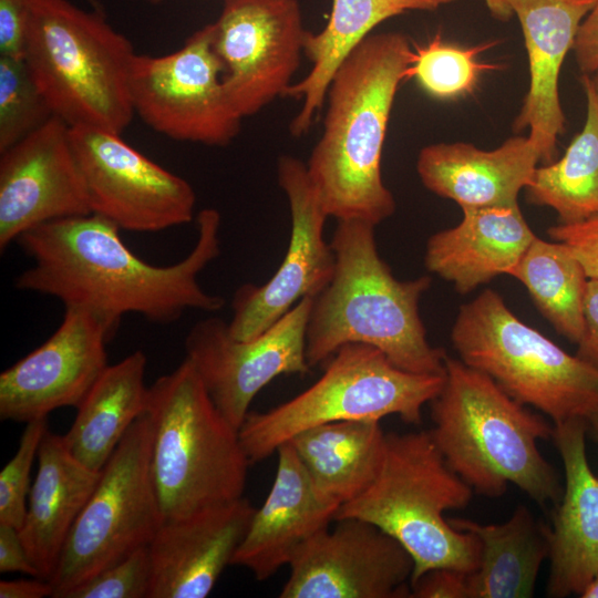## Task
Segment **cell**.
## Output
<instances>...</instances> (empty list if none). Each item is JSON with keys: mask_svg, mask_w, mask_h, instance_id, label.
<instances>
[{"mask_svg": "<svg viewBox=\"0 0 598 598\" xmlns=\"http://www.w3.org/2000/svg\"><path fill=\"white\" fill-rule=\"evenodd\" d=\"M196 224L190 252L155 266L130 250L118 226L96 214L45 223L17 240L33 265L16 278V287L89 310L115 331L126 313L171 323L190 309L216 312L225 300L207 292L198 276L220 255V214L205 208Z\"/></svg>", "mask_w": 598, "mask_h": 598, "instance_id": "1", "label": "cell"}, {"mask_svg": "<svg viewBox=\"0 0 598 598\" xmlns=\"http://www.w3.org/2000/svg\"><path fill=\"white\" fill-rule=\"evenodd\" d=\"M414 48L399 32L367 37L330 81L320 138L306 163L328 217L373 226L395 212L381 158L393 102Z\"/></svg>", "mask_w": 598, "mask_h": 598, "instance_id": "2", "label": "cell"}, {"mask_svg": "<svg viewBox=\"0 0 598 598\" xmlns=\"http://www.w3.org/2000/svg\"><path fill=\"white\" fill-rule=\"evenodd\" d=\"M374 228L338 221L330 241L334 272L313 299L306 328L307 362L313 368L344 344L363 343L404 371L444 374L447 354L429 342L419 311L431 278H395L379 254Z\"/></svg>", "mask_w": 598, "mask_h": 598, "instance_id": "3", "label": "cell"}, {"mask_svg": "<svg viewBox=\"0 0 598 598\" xmlns=\"http://www.w3.org/2000/svg\"><path fill=\"white\" fill-rule=\"evenodd\" d=\"M430 405L434 444L475 493L496 498L513 484L540 506L560 501L559 474L537 445L553 426L488 375L446 355L444 383Z\"/></svg>", "mask_w": 598, "mask_h": 598, "instance_id": "4", "label": "cell"}, {"mask_svg": "<svg viewBox=\"0 0 598 598\" xmlns=\"http://www.w3.org/2000/svg\"><path fill=\"white\" fill-rule=\"evenodd\" d=\"M151 472L163 522L244 496L250 462L238 429L185 360L148 386Z\"/></svg>", "mask_w": 598, "mask_h": 598, "instance_id": "5", "label": "cell"}, {"mask_svg": "<svg viewBox=\"0 0 598 598\" xmlns=\"http://www.w3.org/2000/svg\"><path fill=\"white\" fill-rule=\"evenodd\" d=\"M474 491L446 464L429 431L386 433L385 453L375 480L340 505L336 519L372 523L411 555V580L433 568L474 571L481 543L454 528L445 512L466 507Z\"/></svg>", "mask_w": 598, "mask_h": 598, "instance_id": "6", "label": "cell"}, {"mask_svg": "<svg viewBox=\"0 0 598 598\" xmlns=\"http://www.w3.org/2000/svg\"><path fill=\"white\" fill-rule=\"evenodd\" d=\"M132 43L101 13L34 0L23 59L52 114L70 127L121 134L134 113Z\"/></svg>", "mask_w": 598, "mask_h": 598, "instance_id": "7", "label": "cell"}, {"mask_svg": "<svg viewBox=\"0 0 598 598\" xmlns=\"http://www.w3.org/2000/svg\"><path fill=\"white\" fill-rule=\"evenodd\" d=\"M460 360L553 424L598 411V368L523 322L492 290L461 306L451 329Z\"/></svg>", "mask_w": 598, "mask_h": 598, "instance_id": "8", "label": "cell"}, {"mask_svg": "<svg viewBox=\"0 0 598 598\" xmlns=\"http://www.w3.org/2000/svg\"><path fill=\"white\" fill-rule=\"evenodd\" d=\"M305 391L265 412L248 413L239 439L250 462L266 460L299 432L323 423L398 415L419 425L423 406L441 391L444 374H417L363 343L340 347Z\"/></svg>", "mask_w": 598, "mask_h": 598, "instance_id": "9", "label": "cell"}, {"mask_svg": "<svg viewBox=\"0 0 598 598\" xmlns=\"http://www.w3.org/2000/svg\"><path fill=\"white\" fill-rule=\"evenodd\" d=\"M152 425L144 412L101 471L50 579L54 598L148 546L163 523L151 472Z\"/></svg>", "mask_w": 598, "mask_h": 598, "instance_id": "10", "label": "cell"}, {"mask_svg": "<svg viewBox=\"0 0 598 598\" xmlns=\"http://www.w3.org/2000/svg\"><path fill=\"white\" fill-rule=\"evenodd\" d=\"M213 42L209 23L173 53L135 54L130 73L134 113L155 132L218 147L239 133L243 118L225 93L224 68Z\"/></svg>", "mask_w": 598, "mask_h": 598, "instance_id": "11", "label": "cell"}, {"mask_svg": "<svg viewBox=\"0 0 598 598\" xmlns=\"http://www.w3.org/2000/svg\"><path fill=\"white\" fill-rule=\"evenodd\" d=\"M70 138L93 214L121 230L138 233L193 220L192 185L125 143L121 134L70 127Z\"/></svg>", "mask_w": 598, "mask_h": 598, "instance_id": "12", "label": "cell"}, {"mask_svg": "<svg viewBox=\"0 0 598 598\" xmlns=\"http://www.w3.org/2000/svg\"><path fill=\"white\" fill-rule=\"evenodd\" d=\"M213 23L224 90L238 115H254L283 96L307 34L298 0H224Z\"/></svg>", "mask_w": 598, "mask_h": 598, "instance_id": "13", "label": "cell"}, {"mask_svg": "<svg viewBox=\"0 0 598 598\" xmlns=\"http://www.w3.org/2000/svg\"><path fill=\"white\" fill-rule=\"evenodd\" d=\"M313 298L298 301L261 334L235 339L228 322L209 317L196 322L185 339L209 396L225 419L239 430L257 393L281 374H306V328Z\"/></svg>", "mask_w": 598, "mask_h": 598, "instance_id": "14", "label": "cell"}, {"mask_svg": "<svg viewBox=\"0 0 598 598\" xmlns=\"http://www.w3.org/2000/svg\"><path fill=\"white\" fill-rule=\"evenodd\" d=\"M277 178L290 208V240L279 268L267 282H247L236 289L228 329L237 340L261 334L298 301L315 299L334 272L336 255L324 239L329 217L306 163L291 155L279 156Z\"/></svg>", "mask_w": 598, "mask_h": 598, "instance_id": "15", "label": "cell"}, {"mask_svg": "<svg viewBox=\"0 0 598 598\" xmlns=\"http://www.w3.org/2000/svg\"><path fill=\"white\" fill-rule=\"evenodd\" d=\"M290 563L281 598H406L414 568L409 551L367 520H333Z\"/></svg>", "mask_w": 598, "mask_h": 598, "instance_id": "16", "label": "cell"}, {"mask_svg": "<svg viewBox=\"0 0 598 598\" xmlns=\"http://www.w3.org/2000/svg\"><path fill=\"white\" fill-rule=\"evenodd\" d=\"M115 330L95 313L64 308L59 328L0 374V417L28 423L78 408L109 365Z\"/></svg>", "mask_w": 598, "mask_h": 598, "instance_id": "17", "label": "cell"}, {"mask_svg": "<svg viewBox=\"0 0 598 598\" xmlns=\"http://www.w3.org/2000/svg\"><path fill=\"white\" fill-rule=\"evenodd\" d=\"M92 214L70 126L50 117L0 153V250L45 223Z\"/></svg>", "mask_w": 598, "mask_h": 598, "instance_id": "18", "label": "cell"}, {"mask_svg": "<svg viewBox=\"0 0 598 598\" xmlns=\"http://www.w3.org/2000/svg\"><path fill=\"white\" fill-rule=\"evenodd\" d=\"M255 511L243 496L163 522L148 545L150 598L207 597L231 565Z\"/></svg>", "mask_w": 598, "mask_h": 598, "instance_id": "19", "label": "cell"}, {"mask_svg": "<svg viewBox=\"0 0 598 598\" xmlns=\"http://www.w3.org/2000/svg\"><path fill=\"white\" fill-rule=\"evenodd\" d=\"M587 432L582 419L553 424L551 439L565 473L563 495L548 527L546 594L554 598L581 596L598 577V476L587 458Z\"/></svg>", "mask_w": 598, "mask_h": 598, "instance_id": "20", "label": "cell"}, {"mask_svg": "<svg viewBox=\"0 0 598 598\" xmlns=\"http://www.w3.org/2000/svg\"><path fill=\"white\" fill-rule=\"evenodd\" d=\"M522 27L528 59L529 87L514 130L529 128L528 137L551 163L558 136L565 131L559 75L574 48L579 27L597 0H507Z\"/></svg>", "mask_w": 598, "mask_h": 598, "instance_id": "21", "label": "cell"}, {"mask_svg": "<svg viewBox=\"0 0 598 598\" xmlns=\"http://www.w3.org/2000/svg\"><path fill=\"white\" fill-rule=\"evenodd\" d=\"M276 453L272 486L231 559V565L248 569L257 580L289 566L308 540L329 527L339 508L317 493L289 442Z\"/></svg>", "mask_w": 598, "mask_h": 598, "instance_id": "22", "label": "cell"}, {"mask_svg": "<svg viewBox=\"0 0 598 598\" xmlns=\"http://www.w3.org/2000/svg\"><path fill=\"white\" fill-rule=\"evenodd\" d=\"M539 162L528 136H513L491 151L463 142L426 145L416 172L425 188L462 209L508 206L517 204Z\"/></svg>", "mask_w": 598, "mask_h": 598, "instance_id": "23", "label": "cell"}, {"mask_svg": "<svg viewBox=\"0 0 598 598\" xmlns=\"http://www.w3.org/2000/svg\"><path fill=\"white\" fill-rule=\"evenodd\" d=\"M462 220L426 241L425 268L462 295L511 275L536 237L518 203L464 208Z\"/></svg>", "mask_w": 598, "mask_h": 598, "instance_id": "24", "label": "cell"}, {"mask_svg": "<svg viewBox=\"0 0 598 598\" xmlns=\"http://www.w3.org/2000/svg\"><path fill=\"white\" fill-rule=\"evenodd\" d=\"M37 458L38 471L19 530L38 577L50 581L71 529L93 493L101 472L92 471L75 460L63 436L49 429Z\"/></svg>", "mask_w": 598, "mask_h": 598, "instance_id": "25", "label": "cell"}, {"mask_svg": "<svg viewBox=\"0 0 598 598\" xmlns=\"http://www.w3.org/2000/svg\"><path fill=\"white\" fill-rule=\"evenodd\" d=\"M437 7L433 0H332L326 27L306 34L303 54L312 64L309 73L283 94L302 101L289 125L291 135L300 137L309 131L338 68L377 25L408 11H432Z\"/></svg>", "mask_w": 598, "mask_h": 598, "instance_id": "26", "label": "cell"}, {"mask_svg": "<svg viewBox=\"0 0 598 598\" xmlns=\"http://www.w3.org/2000/svg\"><path fill=\"white\" fill-rule=\"evenodd\" d=\"M385 439L380 421L351 420L311 426L287 442L317 493L340 507L360 495L378 476Z\"/></svg>", "mask_w": 598, "mask_h": 598, "instance_id": "27", "label": "cell"}, {"mask_svg": "<svg viewBox=\"0 0 598 598\" xmlns=\"http://www.w3.org/2000/svg\"><path fill=\"white\" fill-rule=\"evenodd\" d=\"M147 358L136 350L109 364L76 408L63 434L69 452L87 468L101 472L131 425L145 412Z\"/></svg>", "mask_w": 598, "mask_h": 598, "instance_id": "28", "label": "cell"}, {"mask_svg": "<svg viewBox=\"0 0 598 598\" xmlns=\"http://www.w3.org/2000/svg\"><path fill=\"white\" fill-rule=\"evenodd\" d=\"M481 543L477 568L468 574L470 598H529L543 563L548 559V527L519 504L501 524L448 518Z\"/></svg>", "mask_w": 598, "mask_h": 598, "instance_id": "29", "label": "cell"}, {"mask_svg": "<svg viewBox=\"0 0 598 598\" xmlns=\"http://www.w3.org/2000/svg\"><path fill=\"white\" fill-rule=\"evenodd\" d=\"M587 113L582 130L557 162L537 166L525 188L528 203L573 224L598 215V102L589 74L581 78Z\"/></svg>", "mask_w": 598, "mask_h": 598, "instance_id": "30", "label": "cell"}, {"mask_svg": "<svg viewBox=\"0 0 598 598\" xmlns=\"http://www.w3.org/2000/svg\"><path fill=\"white\" fill-rule=\"evenodd\" d=\"M509 276L527 289L539 312L559 334L579 342L585 330L588 278L565 244L536 236Z\"/></svg>", "mask_w": 598, "mask_h": 598, "instance_id": "31", "label": "cell"}, {"mask_svg": "<svg viewBox=\"0 0 598 598\" xmlns=\"http://www.w3.org/2000/svg\"><path fill=\"white\" fill-rule=\"evenodd\" d=\"M496 44L487 42L462 48L446 43L436 33L426 44L414 45L410 76L431 96L452 100L472 93L483 72L498 65L481 62L478 55Z\"/></svg>", "mask_w": 598, "mask_h": 598, "instance_id": "32", "label": "cell"}, {"mask_svg": "<svg viewBox=\"0 0 598 598\" xmlns=\"http://www.w3.org/2000/svg\"><path fill=\"white\" fill-rule=\"evenodd\" d=\"M52 116L24 59L0 55V153Z\"/></svg>", "mask_w": 598, "mask_h": 598, "instance_id": "33", "label": "cell"}, {"mask_svg": "<svg viewBox=\"0 0 598 598\" xmlns=\"http://www.w3.org/2000/svg\"><path fill=\"white\" fill-rule=\"evenodd\" d=\"M13 457L0 473V524L21 528L30 493V473L41 441L48 431V417L25 423Z\"/></svg>", "mask_w": 598, "mask_h": 598, "instance_id": "34", "label": "cell"}, {"mask_svg": "<svg viewBox=\"0 0 598 598\" xmlns=\"http://www.w3.org/2000/svg\"><path fill=\"white\" fill-rule=\"evenodd\" d=\"M152 561L141 547L71 590L65 598H150Z\"/></svg>", "mask_w": 598, "mask_h": 598, "instance_id": "35", "label": "cell"}, {"mask_svg": "<svg viewBox=\"0 0 598 598\" xmlns=\"http://www.w3.org/2000/svg\"><path fill=\"white\" fill-rule=\"evenodd\" d=\"M547 235L571 250L588 279L598 280V215L578 223L550 226Z\"/></svg>", "mask_w": 598, "mask_h": 598, "instance_id": "36", "label": "cell"}, {"mask_svg": "<svg viewBox=\"0 0 598 598\" xmlns=\"http://www.w3.org/2000/svg\"><path fill=\"white\" fill-rule=\"evenodd\" d=\"M34 0H0V55L23 58Z\"/></svg>", "mask_w": 598, "mask_h": 598, "instance_id": "37", "label": "cell"}, {"mask_svg": "<svg viewBox=\"0 0 598 598\" xmlns=\"http://www.w3.org/2000/svg\"><path fill=\"white\" fill-rule=\"evenodd\" d=\"M468 574L453 568H433L410 582L413 598H470Z\"/></svg>", "mask_w": 598, "mask_h": 598, "instance_id": "38", "label": "cell"}, {"mask_svg": "<svg viewBox=\"0 0 598 598\" xmlns=\"http://www.w3.org/2000/svg\"><path fill=\"white\" fill-rule=\"evenodd\" d=\"M585 330L576 355L598 368V280L588 279L584 302Z\"/></svg>", "mask_w": 598, "mask_h": 598, "instance_id": "39", "label": "cell"}, {"mask_svg": "<svg viewBox=\"0 0 598 598\" xmlns=\"http://www.w3.org/2000/svg\"><path fill=\"white\" fill-rule=\"evenodd\" d=\"M0 571H18L38 577V571L29 558L20 530L7 524H0Z\"/></svg>", "mask_w": 598, "mask_h": 598, "instance_id": "40", "label": "cell"}, {"mask_svg": "<svg viewBox=\"0 0 598 598\" xmlns=\"http://www.w3.org/2000/svg\"><path fill=\"white\" fill-rule=\"evenodd\" d=\"M573 50L584 74L598 70V0L581 22Z\"/></svg>", "mask_w": 598, "mask_h": 598, "instance_id": "41", "label": "cell"}, {"mask_svg": "<svg viewBox=\"0 0 598 598\" xmlns=\"http://www.w3.org/2000/svg\"><path fill=\"white\" fill-rule=\"evenodd\" d=\"M53 595L52 584L39 577L0 581L1 598H45Z\"/></svg>", "mask_w": 598, "mask_h": 598, "instance_id": "42", "label": "cell"}, {"mask_svg": "<svg viewBox=\"0 0 598 598\" xmlns=\"http://www.w3.org/2000/svg\"><path fill=\"white\" fill-rule=\"evenodd\" d=\"M491 14L501 20L507 21L513 16L507 0H484Z\"/></svg>", "mask_w": 598, "mask_h": 598, "instance_id": "43", "label": "cell"}, {"mask_svg": "<svg viewBox=\"0 0 598 598\" xmlns=\"http://www.w3.org/2000/svg\"><path fill=\"white\" fill-rule=\"evenodd\" d=\"M587 424L588 432L598 444V411L588 419Z\"/></svg>", "mask_w": 598, "mask_h": 598, "instance_id": "44", "label": "cell"}, {"mask_svg": "<svg viewBox=\"0 0 598 598\" xmlns=\"http://www.w3.org/2000/svg\"><path fill=\"white\" fill-rule=\"evenodd\" d=\"M581 598H598V577L587 587Z\"/></svg>", "mask_w": 598, "mask_h": 598, "instance_id": "45", "label": "cell"}, {"mask_svg": "<svg viewBox=\"0 0 598 598\" xmlns=\"http://www.w3.org/2000/svg\"><path fill=\"white\" fill-rule=\"evenodd\" d=\"M592 74H594V76H590V80H591L594 93H595L597 102H598V70Z\"/></svg>", "mask_w": 598, "mask_h": 598, "instance_id": "46", "label": "cell"}, {"mask_svg": "<svg viewBox=\"0 0 598 598\" xmlns=\"http://www.w3.org/2000/svg\"><path fill=\"white\" fill-rule=\"evenodd\" d=\"M437 6L440 4H445V3H450V2H453V1H456V0H433Z\"/></svg>", "mask_w": 598, "mask_h": 598, "instance_id": "47", "label": "cell"}, {"mask_svg": "<svg viewBox=\"0 0 598 598\" xmlns=\"http://www.w3.org/2000/svg\"><path fill=\"white\" fill-rule=\"evenodd\" d=\"M153 4H157V3H161L163 0H146Z\"/></svg>", "mask_w": 598, "mask_h": 598, "instance_id": "48", "label": "cell"}]
</instances>
